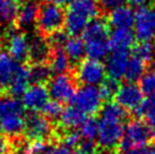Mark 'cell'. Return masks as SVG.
Masks as SVG:
<instances>
[{"mask_svg":"<svg viewBox=\"0 0 155 154\" xmlns=\"http://www.w3.org/2000/svg\"><path fill=\"white\" fill-rule=\"evenodd\" d=\"M62 141H64V144L66 146H68L69 149H73V147L81 145V143H82V136H81L79 132L69 130V132H67L64 135Z\"/></svg>","mask_w":155,"mask_h":154,"instance_id":"f35d334b","label":"cell"},{"mask_svg":"<svg viewBox=\"0 0 155 154\" xmlns=\"http://www.w3.org/2000/svg\"><path fill=\"white\" fill-rule=\"evenodd\" d=\"M154 41H155V35H154Z\"/></svg>","mask_w":155,"mask_h":154,"instance_id":"db71d44e","label":"cell"},{"mask_svg":"<svg viewBox=\"0 0 155 154\" xmlns=\"http://www.w3.org/2000/svg\"><path fill=\"white\" fill-rule=\"evenodd\" d=\"M85 119H86V116L82 113L74 105H70L64 109L60 116V124L62 127L74 130L77 127H81Z\"/></svg>","mask_w":155,"mask_h":154,"instance_id":"cb8c5ba5","label":"cell"},{"mask_svg":"<svg viewBox=\"0 0 155 154\" xmlns=\"http://www.w3.org/2000/svg\"><path fill=\"white\" fill-rule=\"evenodd\" d=\"M135 112L138 116H144L146 118L147 126L151 130L152 136H155V94L147 100H144V102Z\"/></svg>","mask_w":155,"mask_h":154,"instance_id":"83f0119b","label":"cell"},{"mask_svg":"<svg viewBox=\"0 0 155 154\" xmlns=\"http://www.w3.org/2000/svg\"><path fill=\"white\" fill-rule=\"evenodd\" d=\"M84 42L87 41H108L110 30L109 23L103 18H95L87 25L85 31L83 32Z\"/></svg>","mask_w":155,"mask_h":154,"instance_id":"e0dca14e","label":"cell"},{"mask_svg":"<svg viewBox=\"0 0 155 154\" xmlns=\"http://www.w3.org/2000/svg\"><path fill=\"white\" fill-rule=\"evenodd\" d=\"M66 55L73 62H81L83 57L86 55L85 52V42L79 36H70L68 38L64 47Z\"/></svg>","mask_w":155,"mask_h":154,"instance_id":"603a6c76","label":"cell"},{"mask_svg":"<svg viewBox=\"0 0 155 154\" xmlns=\"http://www.w3.org/2000/svg\"><path fill=\"white\" fill-rule=\"evenodd\" d=\"M0 130H1V122H0Z\"/></svg>","mask_w":155,"mask_h":154,"instance_id":"f907efd6","label":"cell"},{"mask_svg":"<svg viewBox=\"0 0 155 154\" xmlns=\"http://www.w3.org/2000/svg\"><path fill=\"white\" fill-rule=\"evenodd\" d=\"M48 91L53 101L64 103L71 101L77 90L73 77L68 74H60L50 78Z\"/></svg>","mask_w":155,"mask_h":154,"instance_id":"ba28073f","label":"cell"},{"mask_svg":"<svg viewBox=\"0 0 155 154\" xmlns=\"http://www.w3.org/2000/svg\"><path fill=\"white\" fill-rule=\"evenodd\" d=\"M30 83V68L25 65H19L17 72L8 86L9 93L14 98L23 95L25 93V91L28 89Z\"/></svg>","mask_w":155,"mask_h":154,"instance_id":"ffe728a7","label":"cell"},{"mask_svg":"<svg viewBox=\"0 0 155 154\" xmlns=\"http://www.w3.org/2000/svg\"><path fill=\"white\" fill-rule=\"evenodd\" d=\"M51 70L45 64H33L30 68V81L33 84L43 85L45 82L50 81Z\"/></svg>","mask_w":155,"mask_h":154,"instance_id":"f546056e","label":"cell"},{"mask_svg":"<svg viewBox=\"0 0 155 154\" xmlns=\"http://www.w3.org/2000/svg\"><path fill=\"white\" fill-rule=\"evenodd\" d=\"M76 154H83V153H81V152H79V153H76Z\"/></svg>","mask_w":155,"mask_h":154,"instance_id":"816d5d0a","label":"cell"},{"mask_svg":"<svg viewBox=\"0 0 155 154\" xmlns=\"http://www.w3.org/2000/svg\"><path fill=\"white\" fill-rule=\"evenodd\" d=\"M105 66L99 60L85 59L78 64L76 68V79L83 86L101 85L105 79Z\"/></svg>","mask_w":155,"mask_h":154,"instance_id":"52a82bcc","label":"cell"},{"mask_svg":"<svg viewBox=\"0 0 155 154\" xmlns=\"http://www.w3.org/2000/svg\"><path fill=\"white\" fill-rule=\"evenodd\" d=\"M110 45L108 41H87L85 42V52L88 59L101 60L108 57Z\"/></svg>","mask_w":155,"mask_h":154,"instance_id":"4316f807","label":"cell"},{"mask_svg":"<svg viewBox=\"0 0 155 154\" xmlns=\"http://www.w3.org/2000/svg\"><path fill=\"white\" fill-rule=\"evenodd\" d=\"M152 137L147 124L142 120H131L125 126L124 136L120 143V150L124 153L139 147H145Z\"/></svg>","mask_w":155,"mask_h":154,"instance_id":"3957f363","label":"cell"},{"mask_svg":"<svg viewBox=\"0 0 155 154\" xmlns=\"http://www.w3.org/2000/svg\"><path fill=\"white\" fill-rule=\"evenodd\" d=\"M127 113L126 110L117 104L116 102H109L104 104L101 109V118L110 120H117V121H122L126 119Z\"/></svg>","mask_w":155,"mask_h":154,"instance_id":"4dcf8cb0","label":"cell"},{"mask_svg":"<svg viewBox=\"0 0 155 154\" xmlns=\"http://www.w3.org/2000/svg\"><path fill=\"white\" fill-rule=\"evenodd\" d=\"M135 43V34L131 30H113L109 35V45L112 51L127 52Z\"/></svg>","mask_w":155,"mask_h":154,"instance_id":"ac0fdd59","label":"cell"},{"mask_svg":"<svg viewBox=\"0 0 155 154\" xmlns=\"http://www.w3.org/2000/svg\"><path fill=\"white\" fill-rule=\"evenodd\" d=\"M44 154H73L71 149L66 146L64 143L62 144H54V145L48 146L47 151Z\"/></svg>","mask_w":155,"mask_h":154,"instance_id":"60d3db41","label":"cell"},{"mask_svg":"<svg viewBox=\"0 0 155 154\" xmlns=\"http://www.w3.org/2000/svg\"><path fill=\"white\" fill-rule=\"evenodd\" d=\"M18 2H19V1H27V0H17Z\"/></svg>","mask_w":155,"mask_h":154,"instance_id":"c3c4849f","label":"cell"},{"mask_svg":"<svg viewBox=\"0 0 155 154\" xmlns=\"http://www.w3.org/2000/svg\"><path fill=\"white\" fill-rule=\"evenodd\" d=\"M1 122V132L9 137H17L25 129V119L23 113H14V115L5 116L0 118Z\"/></svg>","mask_w":155,"mask_h":154,"instance_id":"44dd1931","label":"cell"},{"mask_svg":"<svg viewBox=\"0 0 155 154\" xmlns=\"http://www.w3.org/2000/svg\"><path fill=\"white\" fill-rule=\"evenodd\" d=\"M147 151H148V149H146V147H139V149H134V150L128 151L125 154H147Z\"/></svg>","mask_w":155,"mask_h":154,"instance_id":"ee69618b","label":"cell"},{"mask_svg":"<svg viewBox=\"0 0 155 154\" xmlns=\"http://www.w3.org/2000/svg\"><path fill=\"white\" fill-rule=\"evenodd\" d=\"M99 1L100 7L104 10H114V9L119 8L121 6H125L127 0H97Z\"/></svg>","mask_w":155,"mask_h":154,"instance_id":"ab89813d","label":"cell"},{"mask_svg":"<svg viewBox=\"0 0 155 154\" xmlns=\"http://www.w3.org/2000/svg\"><path fill=\"white\" fill-rule=\"evenodd\" d=\"M40 6L35 0H27L19 7L16 23L19 28L30 30L36 24L39 16Z\"/></svg>","mask_w":155,"mask_h":154,"instance_id":"9a60e30c","label":"cell"},{"mask_svg":"<svg viewBox=\"0 0 155 154\" xmlns=\"http://www.w3.org/2000/svg\"><path fill=\"white\" fill-rule=\"evenodd\" d=\"M19 7L17 0H0V24L12 25L15 23Z\"/></svg>","mask_w":155,"mask_h":154,"instance_id":"d4e9b609","label":"cell"},{"mask_svg":"<svg viewBox=\"0 0 155 154\" xmlns=\"http://www.w3.org/2000/svg\"><path fill=\"white\" fill-rule=\"evenodd\" d=\"M79 134L85 141H94L99 134V121L94 118H86L79 127Z\"/></svg>","mask_w":155,"mask_h":154,"instance_id":"1f68e13d","label":"cell"},{"mask_svg":"<svg viewBox=\"0 0 155 154\" xmlns=\"http://www.w3.org/2000/svg\"><path fill=\"white\" fill-rule=\"evenodd\" d=\"M30 40L19 31H10L7 38V52L14 59L21 62L28 58Z\"/></svg>","mask_w":155,"mask_h":154,"instance_id":"7c38bea8","label":"cell"},{"mask_svg":"<svg viewBox=\"0 0 155 154\" xmlns=\"http://www.w3.org/2000/svg\"><path fill=\"white\" fill-rule=\"evenodd\" d=\"M100 15L97 0H74L67 7L65 14L66 32L71 36L83 34L87 25Z\"/></svg>","mask_w":155,"mask_h":154,"instance_id":"6da1fadb","label":"cell"},{"mask_svg":"<svg viewBox=\"0 0 155 154\" xmlns=\"http://www.w3.org/2000/svg\"><path fill=\"white\" fill-rule=\"evenodd\" d=\"M139 89L144 95L153 96L155 94V70L151 69L144 74L139 79Z\"/></svg>","mask_w":155,"mask_h":154,"instance_id":"d6a6232c","label":"cell"},{"mask_svg":"<svg viewBox=\"0 0 155 154\" xmlns=\"http://www.w3.org/2000/svg\"><path fill=\"white\" fill-rule=\"evenodd\" d=\"M19 65L7 51H0V87L8 89Z\"/></svg>","mask_w":155,"mask_h":154,"instance_id":"d6986e66","label":"cell"},{"mask_svg":"<svg viewBox=\"0 0 155 154\" xmlns=\"http://www.w3.org/2000/svg\"><path fill=\"white\" fill-rule=\"evenodd\" d=\"M81 153L83 154H93L95 153V144L93 141H84L81 143Z\"/></svg>","mask_w":155,"mask_h":154,"instance_id":"b9f144b4","label":"cell"},{"mask_svg":"<svg viewBox=\"0 0 155 154\" xmlns=\"http://www.w3.org/2000/svg\"><path fill=\"white\" fill-rule=\"evenodd\" d=\"M118 87H119L118 82L113 81L111 78H108V79H104L103 83L100 85L99 90L101 92L102 96H103V99H109L116 95Z\"/></svg>","mask_w":155,"mask_h":154,"instance_id":"8d00e7d4","label":"cell"},{"mask_svg":"<svg viewBox=\"0 0 155 154\" xmlns=\"http://www.w3.org/2000/svg\"><path fill=\"white\" fill-rule=\"evenodd\" d=\"M124 130L125 127L122 121L101 118L99 121V134H97L99 145L104 150H114L117 146L120 145L124 136Z\"/></svg>","mask_w":155,"mask_h":154,"instance_id":"8992f818","label":"cell"},{"mask_svg":"<svg viewBox=\"0 0 155 154\" xmlns=\"http://www.w3.org/2000/svg\"><path fill=\"white\" fill-rule=\"evenodd\" d=\"M9 142L4 136H0V154H7L9 152Z\"/></svg>","mask_w":155,"mask_h":154,"instance_id":"7bdbcfd3","label":"cell"},{"mask_svg":"<svg viewBox=\"0 0 155 154\" xmlns=\"http://www.w3.org/2000/svg\"><path fill=\"white\" fill-rule=\"evenodd\" d=\"M71 1H74V0H53V2L57 5H59V6H62V5H69Z\"/></svg>","mask_w":155,"mask_h":154,"instance_id":"bcb514c9","label":"cell"},{"mask_svg":"<svg viewBox=\"0 0 155 154\" xmlns=\"http://www.w3.org/2000/svg\"><path fill=\"white\" fill-rule=\"evenodd\" d=\"M44 117H47L49 120L60 119V116L64 111V108L61 107V103L56 102V101H49L42 109Z\"/></svg>","mask_w":155,"mask_h":154,"instance_id":"e575fe53","label":"cell"},{"mask_svg":"<svg viewBox=\"0 0 155 154\" xmlns=\"http://www.w3.org/2000/svg\"><path fill=\"white\" fill-rule=\"evenodd\" d=\"M49 91L44 85H33L28 86L25 93L22 95V103L24 108L31 111L42 110L44 105L49 102Z\"/></svg>","mask_w":155,"mask_h":154,"instance_id":"8fae6325","label":"cell"},{"mask_svg":"<svg viewBox=\"0 0 155 154\" xmlns=\"http://www.w3.org/2000/svg\"><path fill=\"white\" fill-rule=\"evenodd\" d=\"M128 62H129V56L127 52L113 51L111 55H109L104 65L109 78L117 82L125 78Z\"/></svg>","mask_w":155,"mask_h":154,"instance_id":"4fadbf2b","label":"cell"},{"mask_svg":"<svg viewBox=\"0 0 155 154\" xmlns=\"http://www.w3.org/2000/svg\"><path fill=\"white\" fill-rule=\"evenodd\" d=\"M24 105L22 101L14 96H1L0 98V118L14 113H23Z\"/></svg>","mask_w":155,"mask_h":154,"instance_id":"f1b7e54d","label":"cell"},{"mask_svg":"<svg viewBox=\"0 0 155 154\" xmlns=\"http://www.w3.org/2000/svg\"><path fill=\"white\" fill-rule=\"evenodd\" d=\"M12 154H23V153H12Z\"/></svg>","mask_w":155,"mask_h":154,"instance_id":"681fc988","label":"cell"},{"mask_svg":"<svg viewBox=\"0 0 155 154\" xmlns=\"http://www.w3.org/2000/svg\"><path fill=\"white\" fill-rule=\"evenodd\" d=\"M130 4L133 6H136V7H143V6H146V4L150 1V0H128Z\"/></svg>","mask_w":155,"mask_h":154,"instance_id":"f6af8a7d","label":"cell"},{"mask_svg":"<svg viewBox=\"0 0 155 154\" xmlns=\"http://www.w3.org/2000/svg\"><path fill=\"white\" fill-rule=\"evenodd\" d=\"M65 14L64 8L54 2L47 1L40 6L36 26L41 34L51 35L54 32L61 31L62 26L65 25Z\"/></svg>","mask_w":155,"mask_h":154,"instance_id":"7a4b0ae2","label":"cell"},{"mask_svg":"<svg viewBox=\"0 0 155 154\" xmlns=\"http://www.w3.org/2000/svg\"><path fill=\"white\" fill-rule=\"evenodd\" d=\"M51 55V47L42 35H35L30 40L28 58L33 64H45Z\"/></svg>","mask_w":155,"mask_h":154,"instance_id":"2e32d148","label":"cell"},{"mask_svg":"<svg viewBox=\"0 0 155 154\" xmlns=\"http://www.w3.org/2000/svg\"><path fill=\"white\" fill-rule=\"evenodd\" d=\"M143 95L144 94L139 89V85H137L136 83L126 82L119 85L114 99L117 104H119L122 109L136 111L144 102Z\"/></svg>","mask_w":155,"mask_h":154,"instance_id":"9c48e42d","label":"cell"},{"mask_svg":"<svg viewBox=\"0 0 155 154\" xmlns=\"http://www.w3.org/2000/svg\"><path fill=\"white\" fill-rule=\"evenodd\" d=\"M135 13L130 6H121L110 12L108 23L114 30H130L135 24Z\"/></svg>","mask_w":155,"mask_h":154,"instance_id":"5bb4252c","label":"cell"},{"mask_svg":"<svg viewBox=\"0 0 155 154\" xmlns=\"http://www.w3.org/2000/svg\"><path fill=\"white\" fill-rule=\"evenodd\" d=\"M145 73H146V62L135 55L130 57L125 75L126 81L129 83H136L144 76Z\"/></svg>","mask_w":155,"mask_h":154,"instance_id":"484cf974","label":"cell"},{"mask_svg":"<svg viewBox=\"0 0 155 154\" xmlns=\"http://www.w3.org/2000/svg\"><path fill=\"white\" fill-rule=\"evenodd\" d=\"M67 40H68V33L61 30L49 35L48 42L50 44V47L53 49H62V47H65Z\"/></svg>","mask_w":155,"mask_h":154,"instance_id":"74e56055","label":"cell"},{"mask_svg":"<svg viewBox=\"0 0 155 154\" xmlns=\"http://www.w3.org/2000/svg\"><path fill=\"white\" fill-rule=\"evenodd\" d=\"M93 154H101V153H93Z\"/></svg>","mask_w":155,"mask_h":154,"instance_id":"f5cc1de1","label":"cell"},{"mask_svg":"<svg viewBox=\"0 0 155 154\" xmlns=\"http://www.w3.org/2000/svg\"><path fill=\"white\" fill-rule=\"evenodd\" d=\"M26 136L30 137L32 141L41 139L44 141L45 138L51 136L53 128L51 121L43 115H39L36 112L31 113L25 119V129Z\"/></svg>","mask_w":155,"mask_h":154,"instance_id":"30bf717a","label":"cell"},{"mask_svg":"<svg viewBox=\"0 0 155 154\" xmlns=\"http://www.w3.org/2000/svg\"><path fill=\"white\" fill-rule=\"evenodd\" d=\"M134 34L140 41H151L155 35V4L143 6L135 13Z\"/></svg>","mask_w":155,"mask_h":154,"instance_id":"5b68a950","label":"cell"},{"mask_svg":"<svg viewBox=\"0 0 155 154\" xmlns=\"http://www.w3.org/2000/svg\"><path fill=\"white\" fill-rule=\"evenodd\" d=\"M70 67V60L64 49H53L49 58V68L56 75L67 74Z\"/></svg>","mask_w":155,"mask_h":154,"instance_id":"7402d4cb","label":"cell"},{"mask_svg":"<svg viewBox=\"0 0 155 154\" xmlns=\"http://www.w3.org/2000/svg\"><path fill=\"white\" fill-rule=\"evenodd\" d=\"M73 105L84 115H94L102 109L103 96L96 86H82L74 95Z\"/></svg>","mask_w":155,"mask_h":154,"instance_id":"277c9868","label":"cell"},{"mask_svg":"<svg viewBox=\"0 0 155 154\" xmlns=\"http://www.w3.org/2000/svg\"><path fill=\"white\" fill-rule=\"evenodd\" d=\"M135 56L139 57L145 62H151L155 58V44L150 41L139 42L135 47Z\"/></svg>","mask_w":155,"mask_h":154,"instance_id":"836d02e7","label":"cell"},{"mask_svg":"<svg viewBox=\"0 0 155 154\" xmlns=\"http://www.w3.org/2000/svg\"><path fill=\"white\" fill-rule=\"evenodd\" d=\"M147 154H155V144H153V145L148 149V151H147Z\"/></svg>","mask_w":155,"mask_h":154,"instance_id":"7dc6e473","label":"cell"},{"mask_svg":"<svg viewBox=\"0 0 155 154\" xmlns=\"http://www.w3.org/2000/svg\"><path fill=\"white\" fill-rule=\"evenodd\" d=\"M48 149L47 143L41 139H34L30 143H25L23 146L24 154H44Z\"/></svg>","mask_w":155,"mask_h":154,"instance_id":"d590c367","label":"cell"}]
</instances>
